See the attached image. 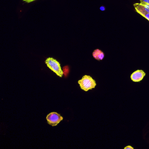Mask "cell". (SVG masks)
Returning <instances> with one entry per match:
<instances>
[{
  "instance_id": "1",
  "label": "cell",
  "mask_w": 149,
  "mask_h": 149,
  "mask_svg": "<svg viewBox=\"0 0 149 149\" xmlns=\"http://www.w3.org/2000/svg\"><path fill=\"white\" fill-rule=\"evenodd\" d=\"M78 83L81 88L85 91L95 88L97 85L95 81L90 76L87 75L83 76L82 79L78 81Z\"/></svg>"
},
{
  "instance_id": "3",
  "label": "cell",
  "mask_w": 149,
  "mask_h": 149,
  "mask_svg": "<svg viewBox=\"0 0 149 149\" xmlns=\"http://www.w3.org/2000/svg\"><path fill=\"white\" fill-rule=\"evenodd\" d=\"M46 119L49 125L55 126L57 125L63 119V117L57 112H53L47 116Z\"/></svg>"
},
{
  "instance_id": "7",
  "label": "cell",
  "mask_w": 149,
  "mask_h": 149,
  "mask_svg": "<svg viewBox=\"0 0 149 149\" xmlns=\"http://www.w3.org/2000/svg\"><path fill=\"white\" fill-rule=\"evenodd\" d=\"M140 3H144V4H149V0H139Z\"/></svg>"
},
{
  "instance_id": "4",
  "label": "cell",
  "mask_w": 149,
  "mask_h": 149,
  "mask_svg": "<svg viewBox=\"0 0 149 149\" xmlns=\"http://www.w3.org/2000/svg\"><path fill=\"white\" fill-rule=\"evenodd\" d=\"M145 72L141 70H138L133 72L130 76L132 81L135 82H139L143 79L146 76Z\"/></svg>"
},
{
  "instance_id": "9",
  "label": "cell",
  "mask_w": 149,
  "mask_h": 149,
  "mask_svg": "<svg viewBox=\"0 0 149 149\" xmlns=\"http://www.w3.org/2000/svg\"><path fill=\"white\" fill-rule=\"evenodd\" d=\"M124 149H134V148L131 146H125L124 148Z\"/></svg>"
},
{
  "instance_id": "2",
  "label": "cell",
  "mask_w": 149,
  "mask_h": 149,
  "mask_svg": "<svg viewBox=\"0 0 149 149\" xmlns=\"http://www.w3.org/2000/svg\"><path fill=\"white\" fill-rule=\"evenodd\" d=\"M45 63L49 69L58 76L62 77L63 72L61 68V64L57 60L52 57H49L46 59Z\"/></svg>"
},
{
  "instance_id": "5",
  "label": "cell",
  "mask_w": 149,
  "mask_h": 149,
  "mask_svg": "<svg viewBox=\"0 0 149 149\" xmlns=\"http://www.w3.org/2000/svg\"><path fill=\"white\" fill-rule=\"evenodd\" d=\"M133 6L136 13L145 18L149 22V13L143 8L142 5L140 3H135L133 4Z\"/></svg>"
},
{
  "instance_id": "6",
  "label": "cell",
  "mask_w": 149,
  "mask_h": 149,
  "mask_svg": "<svg viewBox=\"0 0 149 149\" xmlns=\"http://www.w3.org/2000/svg\"><path fill=\"white\" fill-rule=\"evenodd\" d=\"M92 56L95 60L98 61H102L104 57V52L98 49L94 50L92 53Z\"/></svg>"
},
{
  "instance_id": "10",
  "label": "cell",
  "mask_w": 149,
  "mask_h": 149,
  "mask_svg": "<svg viewBox=\"0 0 149 149\" xmlns=\"http://www.w3.org/2000/svg\"><path fill=\"white\" fill-rule=\"evenodd\" d=\"M100 9L102 11H105V7H104V6L101 7H100Z\"/></svg>"
},
{
  "instance_id": "8",
  "label": "cell",
  "mask_w": 149,
  "mask_h": 149,
  "mask_svg": "<svg viewBox=\"0 0 149 149\" xmlns=\"http://www.w3.org/2000/svg\"><path fill=\"white\" fill-rule=\"evenodd\" d=\"M36 1V0H23V1L26 3H30V2H33V1Z\"/></svg>"
}]
</instances>
